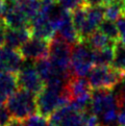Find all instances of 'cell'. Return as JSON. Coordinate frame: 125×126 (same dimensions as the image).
Here are the masks:
<instances>
[{"instance_id": "obj_31", "label": "cell", "mask_w": 125, "mask_h": 126, "mask_svg": "<svg viewBox=\"0 0 125 126\" xmlns=\"http://www.w3.org/2000/svg\"><path fill=\"white\" fill-rule=\"evenodd\" d=\"M0 1H3V0H0ZM8 1H12V2H18V1H20V0H8Z\"/></svg>"}, {"instance_id": "obj_10", "label": "cell", "mask_w": 125, "mask_h": 126, "mask_svg": "<svg viewBox=\"0 0 125 126\" xmlns=\"http://www.w3.org/2000/svg\"><path fill=\"white\" fill-rule=\"evenodd\" d=\"M23 57L18 50L6 47L0 48V72L17 74L23 67Z\"/></svg>"}, {"instance_id": "obj_19", "label": "cell", "mask_w": 125, "mask_h": 126, "mask_svg": "<svg viewBox=\"0 0 125 126\" xmlns=\"http://www.w3.org/2000/svg\"><path fill=\"white\" fill-rule=\"evenodd\" d=\"M17 3L30 23L41 10V0H20Z\"/></svg>"}, {"instance_id": "obj_2", "label": "cell", "mask_w": 125, "mask_h": 126, "mask_svg": "<svg viewBox=\"0 0 125 126\" xmlns=\"http://www.w3.org/2000/svg\"><path fill=\"white\" fill-rule=\"evenodd\" d=\"M125 78V74L111 66H94L89 72L87 79L91 90H109L111 91Z\"/></svg>"}, {"instance_id": "obj_29", "label": "cell", "mask_w": 125, "mask_h": 126, "mask_svg": "<svg viewBox=\"0 0 125 126\" xmlns=\"http://www.w3.org/2000/svg\"><path fill=\"white\" fill-rule=\"evenodd\" d=\"M83 1H84V5L86 6H99V5H102L101 0H83Z\"/></svg>"}, {"instance_id": "obj_17", "label": "cell", "mask_w": 125, "mask_h": 126, "mask_svg": "<svg viewBox=\"0 0 125 126\" xmlns=\"http://www.w3.org/2000/svg\"><path fill=\"white\" fill-rule=\"evenodd\" d=\"M34 68L39 73L40 77L43 79L44 83L49 81L52 77H54L57 74V72L55 71L54 67H53V65L51 64V62L48 57L37 61L34 63Z\"/></svg>"}, {"instance_id": "obj_14", "label": "cell", "mask_w": 125, "mask_h": 126, "mask_svg": "<svg viewBox=\"0 0 125 126\" xmlns=\"http://www.w3.org/2000/svg\"><path fill=\"white\" fill-rule=\"evenodd\" d=\"M91 92V87L86 77H78V76L73 75L68 80V83L66 87V94L70 98V100L79 96L86 95V94H89Z\"/></svg>"}, {"instance_id": "obj_16", "label": "cell", "mask_w": 125, "mask_h": 126, "mask_svg": "<svg viewBox=\"0 0 125 126\" xmlns=\"http://www.w3.org/2000/svg\"><path fill=\"white\" fill-rule=\"evenodd\" d=\"M86 43L89 47H90L93 51L95 50H101V49L108 48V47H113L116 45L115 42L110 41V40L105 37V35L100 32L99 30H96L86 40Z\"/></svg>"}, {"instance_id": "obj_7", "label": "cell", "mask_w": 125, "mask_h": 126, "mask_svg": "<svg viewBox=\"0 0 125 126\" xmlns=\"http://www.w3.org/2000/svg\"><path fill=\"white\" fill-rule=\"evenodd\" d=\"M118 102L115 94L109 90H95L92 91V99H91V107L90 111L99 118L104 112L118 110Z\"/></svg>"}, {"instance_id": "obj_30", "label": "cell", "mask_w": 125, "mask_h": 126, "mask_svg": "<svg viewBox=\"0 0 125 126\" xmlns=\"http://www.w3.org/2000/svg\"><path fill=\"white\" fill-rule=\"evenodd\" d=\"M8 126H23V123L20 122V121H16V120H13L12 122L10 123Z\"/></svg>"}, {"instance_id": "obj_1", "label": "cell", "mask_w": 125, "mask_h": 126, "mask_svg": "<svg viewBox=\"0 0 125 126\" xmlns=\"http://www.w3.org/2000/svg\"><path fill=\"white\" fill-rule=\"evenodd\" d=\"M6 109L13 120L24 122L29 117L37 114L35 95L23 89H18L8 98Z\"/></svg>"}, {"instance_id": "obj_26", "label": "cell", "mask_w": 125, "mask_h": 126, "mask_svg": "<svg viewBox=\"0 0 125 126\" xmlns=\"http://www.w3.org/2000/svg\"><path fill=\"white\" fill-rule=\"evenodd\" d=\"M117 27L120 33V41L125 44V17H121L120 19L116 21Z\"/></svg>"}, {"instance_id": "obj_21", "label": "cell", "mask_w": 125, "mask_h": 126, "mask_svg": "<svg viewBox=\"0 0 125 126\" xmlns=\"http://www.w3.org/2000/svg\"><path fill=\"white\" fill-rule=\"evenodd\" d=\"M98 30L103 33L105 37H108L110 41H113L115 43L120 42V33H119L116 22L104 19L99 25Z\"/></svg>"}, {"instance_id": "obj_23", "label": "cell", "mask_w": 125, "mask_h": 126, "mask_svg": "<svg viewBox=\"0 0 125 126\" xmlns=\"http://www.w3.org/2000/svg\"><path fill=\"white\" fill-rule=\"evenodd\" d=\"M59 5L69 13H72L77 8L84 6V1L83 0H57Z\"/></svg>"}, {"instance_id": "obj_9", "label": "cell", "mask_w": 125, "mask_h": 126, "mask_svg": "<svg viewBox=\"0 0 125 126\" xmlns=\"http://www.w3.org/2000/svg\"><path fill=\"white\" fill-rule=\"evenodd\" d=\"M29 29L32 38L43 40L46 42H50L56 33V29L52 22L40 14L31 21Z\"/></svg>"}, {"instance_id": "obj_11", "label": "cell", "mask_w": 125, "mask_h": 126, "mask_svg": "<svg viewBox=\"0 0 125 126\" xmlns=\"http://www.w3.org/2000/svg\"><path fill=\"white\" fill-rule=\"evenodd\" d=\"M55 35L72 46H75L76 44L80 43L78 33L73 25L72 19H71V13L66 11L60 23L57 24Z\"/></svg>"}, {"instance_id": "obj_12", "label": "cell", "mask_w": 125, "mask_h": 126, "mask_svg": "<svg viewBox=\"0 0 125 126\" xmlns=\"http://www.w3.org/2000/svg\"><path fill=\"white\" fill-rule=\"evenodd\" d=\"M32 38L29 27L22 28H8L5 33L4 40V47L13 49V50H19L23 45Z\"/></svg>"}, {"instance_id": "obj_8", "label": "cell", "mask_w": 125, "mask_h": 126, "mask_svg": "<svg viewBox=\"0 0 125 126\" xmlns=\"http://www.w3.org/2000/svg\"><path fill=\"white\" fill-rule=\"evenodd\" d=\"M18 51L23 60L37 62L49 56V42L31 38Z\"/></svg>"}, {"instance_id": "obj_27", "label": "cell", "mask_w": 125, "mask_h": 126, "mask_svg": "<svg viewBox=\"0 0 125 126\" xmlns=\"http://www.w3.org/2000/svg\"><path fill=\"white\" fill-rule=\"evenodd\" d=\"M7 30V26L4 21H0V48L4 47V40H5V33Z\"/></svg>"}, {"instance_id": "obj_28", "label": "cell", "mask_w": 125, "mask_h": 126, "mask_svg": "<svg viewBox=\"0 0 125 126\" xmlns=\"http://www.w3.org/2000/svg\"><path fill=\"white\" fill-rule=\"evenodd\" d=\"M118 126H125V110H120L118 114Z\"/></svg>"}, {"instance_id": "obj_22", "label": "cell", "mask_w": 125, "mask_h": 126, "mask_svg": "<svg viewBox=\"0 0 125 126\" xmlns=\"http://www.w3.org/2000/svg\"><path fill=\"white\" fill-rule=\"evenodd\" d=\"M111 67L125 74V44H123L121 41L115 45L114 61Z\"/></svg>"}, {"instance_id": "obj_4", "label": "cell", "mask_w": 125, "mask_h": 126, "mask_svg": "<svg viewBox=\"0 0 125 126\" xmlns=\"http://www.w3.org/2000/svg\"><path fill=\"white\" fill-rule=\"evenodd\" d=\"M35 101L37 114L48 119L56 110L68 105L71 100L66 93L62 94L45 87L41 93L35 96Z\"/></svg>"}, {"instance_id": "obj_6", "label": "cell", "mask_w": 125, "mask_h": 126, "mask_svg": "<svg viewBox=\"0 0 125 126\" xmlns=\"http://www.w3.org/2000/svg\"><path fill=\"white\" fill-rule=\"evenodd\" d=\"M17 78L19 89L28 91L35 96L45 88L43 79L40 77L34 66L32 65H26L22 67L21 70L17 73Z\"/></svg>"}, {"instance_id": "obj_24", "label": "cell", "mask_w": 125, "mask_h": 126, "mask_svg": "<svg viewBox=\"0 0 125 126\" xmlns=\"http://www.w3.org/2000/svg\"><path fill=\"white\" fill-rule=\"evenodd\" d=\"M24 126H49L48 119L39 114L32 115L23 122Z\"/></svg>"}, {"instance_id": "obj_15", "label": "cell", "mask_w": 125, "mask_h": 126, "mask_svg": "<svg viewBox=\"0 0 125 126\" xmlns=\"http://www.w3.org/2000/svg\"><path fill=\"white\" fill-rule=\"evenodd\" d=\"M18 78L17 74L10 72H0V94L10 98L18 90Z\"/></svg>"}, {"instance_id": "obj_25", "label": "cell", "mask_w": 125, "mask_h": 126, "mask_svg": "<svg viewBox=\"0 0 125 126\" xmlns=\"http://www.w3.org/2000/svg\"><path fill=\"white\" fill-rule=\"evenodd\" d=\"M13 121L7 109L4 106H0V126H8Z\"/></svg>"}, {"instance_id": "obj_13", "label": "cell", "mask_w": 125, "mask_h": 126, "mask_svg": "<svg viewBox=\"0 0 125 126\" xmlns=\"http://www.w3.org/2000/svg\"><path fill=\"white\" fill-rule=\"evenodd\" d=\"M8 1V0H7ZM4 23L8 28H22L29 27L30 22L20 10L17 2L8 1V8L4 17Z\"/></svg>"}, {"instance_id": "obj_3", "label": "cell", "mask_w": 125, "mask_h": 126, "mask_svg": "<svg viewBox=\"0 0 125 126\" xmlns=\"http://www.w3.org/2000/svg\"><path fill=\"white\" fill-rule=\"evenodd\" d=\"M74 46L62 41L59 37L54 35L49 42V56L51 64L57 73L73 76L71 72V55Z\"/></svg>"}, {"instance_id": "obj_20", "label": "cell", "mask_w": 125, "mask_h": 126, "mask_svg": "<svg viewBox=\"0 0 125 126\" xmlns=\"http://www.w3.org/2000/svg\"><path fill=\"white\" fill-rule=\"evenodd\" d=\"M114 48L108 47L101 50L93 51V58H94V65L95 66H110L114 61Z\"/></svg>"}, {"instance_id": "obj_18", "label": "cell", "mask_w": 125, "mask_h": 126, "mask_svg": "<svg viewBox=\"0 0 125 126\" xmlns=\"http://www.w3.org/2000/svg\"><path fill=\"white\" fill-rule=\"evenodd\" d=\"M121 17H125V0H115L104 6V19L115 22Z\"/></svg>"}, {"instance_id": "obj_5", "label": "cell", "mask_w": 125, "mask_h": 126, "mask_svg": "<svg viewBox=\"0 0 125 126\" xmlns=\"http://www.w3.org/2000/svg\"><path fill=\"white\" fill-rule=\"evenodd\" d=\"M94 67L93 50L86 43H78L72 49L71 72L74 76L86 77Z\"/></svg>"}]
</instances>
